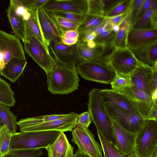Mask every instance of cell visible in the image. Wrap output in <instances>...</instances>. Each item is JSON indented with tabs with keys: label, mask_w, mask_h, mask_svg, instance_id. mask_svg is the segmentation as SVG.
<instances>
[{
	"label": "cell",
	"mask_w": 157,
	"mask_h": 157,
	"mask_svg": "<svg viewBox=\"0 0 157 157\" xmlns=\"http://www.w3.org/2000/svg\"><path fill=\"white\" fill-rule=\"evenodd\" d=\"M119 25L114 24L113 25L112 28V30L114 33H117L119 31Z\"/></svg>",
	"instance_id": "obj_52"
},
{
	"label": "cell",
	"mask_w": 157,
	"mask_h": 157,
	"mask_svg": "<svg viewBox=\"0 0 157 157\" xmlns=\"http://www.w3.org/2000/svg\"><path fill=\"white\" fill-rule=\"evenodd\" d=\"M144 1V0H132L128 12V18L131 28L137 20L139 12Z\"/></svg>",
	"instance_id": "obj_37"
},
{
	"label": "cell",
	"mask_w": 157,
	"mask_h": 157,
	"mask_svg": "<svg viewBox=\"0 0 157 157\" xmlns=\"http://www.w3.org/2000/svg\"><path fill=\"white\" fill-rule=\"evenodd\" d=\"M84 154L78 149L77 150L75 154L72 157H83Z\"/></svg>",
	"instance_id": "obj_51"
},
{
	"label": "cell",
	"mask_w": 157,
	"mask_h": 157,
	"mask_svg": "<svg viewBox=\"0 0 157 157\" xmlns=\"http://www.w3.org/2000/svg\"><path fill=\"white\" fill-rule=\"evenodd\" d=\"M48 0H21L22 5L28 11L38 10L43 8Z\"/></svg>",
	"instance_id": "obj_40"
},
{
	"label": "cell",
	"mask_w": 157,
	"mask_h": 157,
	"mask_svg": "<svg viewBox=\"0 0 157 157\" xmlns=\"http://www.w3.org/2000/svg\"><path fill=\"white\" fill-rule=\"evenodd\" d=\"M43 154L40 149L14 150L9 151L1 157H39Z\"/></svg>",
	"instance_id": "obj_34"
},
{
	"label": "cell",
	"mask_w": 157,
	"mask_h": 157,
	"mask_svg": "<svg viewBox=\"0 0 157 157\" xmlns=\"http://www.w3.org/2000/svg\"><path fill=\"white\" fill-rule=\"evenodd\" d=\"M115 33L112 29L107 30L98 35L94 40L97 44L103 45L112 43Z\"/></svg>",
	"instance_id": "obj_39"
},
{
	"label": "cell",
	"mask_w": 157,
	"mask_h": 157,
	"mask_svg": "<svg viewBox=\"0 0 157 157\" xmlns=\"http://www.w3.org/2000/svg\"><path fill=\"white\" fill-rule=\"evenodd\" d=\"M50 11H60L86 15L88 0H48L43 7Z\"/></svg>",
	"instance_id": "obj_16"
},
{
	"label": "cell",
	"mask_w": 157,
	"mask_h": 157,
	"mask_svg": "<svg viewBox=\"0 0 157 157\" xmlns=\"http://www.w3.org/2000/svg\"><path fill=\"white\" fill-rule=\"evenodd\" d=\"M17 117L10 110V107L0 104V128L6 126L12 133L16 132Z\"/></svg>",
	"instance_id": "obj_25"
},
{
	"label": "cell",
	"mask_w": 157,
	"mask_h": 157,
	"mask_svg": "<svg viewBox=\"0 0 157 157\" xmlns=\"http://www.w3.org/2000/svg\"><path fill=\"white\" fill-rule=\"evenodd\" d=\"M72 141L83 154L90 157H103L102 147L88 128L76 124L72 130Z\"/></svg>",
	"instance_id": "obj_7"
},
{
	"label": "cell",
	"mask_w": 157,
	"mask_h": 157,
	"mask_svg": "<svg viewBox=\"0 0 157 157\" xmlns=\"http://www.w3.org/2000/svg\"><path fill=\"white\" fill-rule=\"evenodd\" d=\"M157 100L154 101V104L147 119L157 121Z\"/></svg>",
	"instance_id": "obj_49"
},
{
	"label": "cell",
	"mask_w": 157,
	"mask_h": 157,
	"mask_svg": "<svg viewBox=\"0 0 157 157\" xmlns=\"http://www.w3.org/2000/svg\"><path fill=\"white\" fill-rule=\"evenodd\" d=\"M132 51L140 63L152 68L157 67V42Z\"/></svg>",
	"instance_id": "obj_21"
},
{
	"label": "cell",
	"mask_w": 157,
	"mask_h": 157,
	"mask_svg": "<svg viewBox=\"0 0 157 157\" xmlns=\"http://www.w3.org/2000/svg\"><path fill=\"white\" fill-rule=\"evenodd\" d=\"M122 92L138 113L147 119L154 104L151 97L133 85L127 87Z\"/></svg>",
	"instance_id": "obj_12"
},
{
	"label": "cell",
	"mask_w": 157,
	"mask_h": 157,
	"mask_svg": "<svg viewBox=\"0 0 157 157\" xmlns=\"http://www.w3.org/2000/svg\"><path fill=\"white\" fill-rule=\"evenodd\" d=\"M105 18L104 16H94L87 14L85 20L78 29L79 33L89 31L99 26Z\"/></svg>",
	"instance_id": "obj_29"
},
{
	"label": "cell",
	"mask_w": 157,
	"mask_h": 157,
	"mask_svg": "<svg viewBox=\"0 0 157 157\" xmlns=\"http://www.w3.org/2000/svg\"><path fill=\"white\" fill-rule=\"evenodd\" d=\"M6 11L7 17L14 35L21 40L23 43H25L26 36L25 21L21 16L18 15L16 13L14 8L10 4Z\"/></svg>",
	"instance_id": "obj_24"
},
{
	"label": "cell",
	"mask_w": 157,
	"mask_h": 157,
	"mask_svg": "<svg viewBox=\"0 0 157 157\" xmlns=\"http://www.w3.org/2000/svg\"><path fill=\"white\" fill-rule=\"evenodd\" d=\"M132 0H121L112 9L108 12L104 16L108 18L128 13Z\"/></svg>",
	"instance_id": "obj_35"
},
{
	"label": "cell",
	"mask_w": 157,
	"mask_h": 157,
	"mask_svg": "<svg viewBox=\"0 0 157 157\" xmlns=\"http://www.w3.org/2000/svg\"><path fill=\"white\" fill-rule=\"evenodd\" d=\"M25 52L45 71L46 75L52 70L55 61L44 46L34 37L24 44Z\"/></svg>",
	"instance_id": "obj_10"
},
{
	"label": "cell",
	"mask_w": 157,
	"mask_h": 157,
	"mask_svg": "<svg viewBox=\"0 0 157 157\" xmlns=\"http://www.w3.org/2000/svg\"><path fill=\"white\" fill-rule=\"evenodd\" d=\"M14 58L26 60L20 39L0 30V70Z\"/></svg>",
	"instance_id": "obj_6"
},
{
	"label": "cell",
	"mask_w": 157,
	"mask_h": 157,
	"mask_svg": "<svg viewBox=\"0 0 157 157\" xmlns=\"http://www.w3.org/2000/svg\"><path fill=\"white\" fill-rule=\"evenodd\" d=\"M100 91L104 103L115 105L132 114H139L122 92L107 88Z\"/></svg>",
	"instance_id": "obj_18"
},
{
	"label": "cell",
	"mask_w": 157,
	"mask_h": 157,
	"mask_svg": "<svg viewBox=\"0 0 157 157\" xmlns=\"http://www.w3.org/2000/svg\"><path fill=\"white\" fill-rule=\"evenodd\" d=\"M51 51L55 65L46 75L48 90L53 94H67L77 89L80 80L75 65L63 62Z\"/></svg>",
	"instance_id": "obj_1"
},
{
	"label": "cell",
	"mask_w": 157,
	"mask_h": 157,
	"mask_svg": "<svg viewBox=\"0 0 157 157\" xmlns=\"http://www.w3.org/2000/svg\"><path fill=\"white\" fill-rule=\"evenodd\" d=\"M150 89L151 98L154 101L157 100V67L153 68Z\"/></svg>",
	"instance_id": "obj_43"
},
{
	"label": "cell",
	"mask_w": 157,
	"mask_h": 157,
	"mask_svg": "<svg viewBox=\"0 0 157 157\" xmlns=\"http://www.w3.org/2000/svg\"><path fill=\"white\" fill-rule=\"evenodd\" d=\"M157 0H153L150 8L138 19L131 28L150 29H157Z\"/></svg>",
	"instance_id": "obj_23"
},
{
	"label": "cell",
	"mask_w": 157,
	"mask_h": 157,
	"mask_svg": "<svg viewBox=\"0 0 157 157\" xmlns=\"http://www.w3.org/2000/svg\"><path fill=\"white\" fill-rule=\"evenodd\" d=\"M88 111L97 131L100 132L109 141L117 147L111 119L105 109L100 89L94 88L89 93Z\"/></svg>",
	"instance_id": "obj_2"
},
{
	"label": "cell",
	"mask_w": 157,
	"mask_h": 157,
	"mask_svg": "<svg viewBox=\"0 0 157 157\" xmlns=\"http://www.w3.org/2000/svg\"><path fill=\"white\" fill-rule=\"evenodd\" d=\"M106 61L116 73L128 75L140 64L132 50L127 48L116 49Z\"/></svg>",
	"instance_id": "obj_8"
},
{
	"label": "cell",
	"mask_w": 157,
	"mask_h": 157,
	"mask_svg": "<svg viewBox=\"0 0 157 157\" xmlns=\"http://www.w3.org/2000/svg\"><path fill=\"white\" fill-rule=\"evenodd\" d=\"M103 157H105L103 155Z\"/></svg>",
	"instance_id": "obj_55"
},
{
	"label": "cell",
	"mask_w": 157,
	"mask_h": 157,
	"mask_svg": "<svg viewBox=\"0 0 157 157\" xmlns=\"http://www.w3.org/2000/svg\"><path fill=\"white\" fill-rule=\"evenodd\" d=\"M104 105L109 117L130 132L137 134L143 126L145 119L140 115L131 113L114 105Z\"/></svg>",
	"instance_id": "obj_9"
},
{
	"label": "cell",
	"mask_w": 157,
	"mask_h": 157,
	"mask_svg": "<svg viewBox=\"0 0 157 157\" xmlns=\"http://www.w3.org/2000/svg\"><path fill=\"white\" fill-rule=\"evenodd\" d=\"M157 42V29H130L127 38V47L131 50L141 48Z\"/></svg>",
	"instance_id": "obj_15"
},
{
	"label": "cell",
	"mask_w": 157,
	"mask_h": 157,
	"mask_svg": "<svg viewBox=\"0 0 157 157\" xmlns=\"http://www.w3.org/2000/svg\"><path fill=\"white\" fill-rule=\"evenodd\" d=\"M66 114H52L22 119L17 122V124L21 128L58 119L64 117Z\"/></svg>",
	"instance_id": "obj_27"
},
{
	"label": "cell",
	"mask_w": 157,
	"mask_h": 157,
	"mask_svg": "<svg viewBox=\"0 0 157 157\" xmlns=\"http://www.w3.org/2000/svg\"><path fill=\"white\" fill-rule=\"evenodd\" d=\"M78 53L83 60H88L99 57V54L95 49L89 48L86 43L78 42L76 44Z\"/></svg>",
	"instance_id": "obj_33"
},
{
	"label": "cell",
	"mask_w": 157,
	"mask_h": 157,
	"mask_svg": "<svg viewBox=\"0 0 157 157\" xmlns=\"http://www.w3.org/2000/svg\"><path fill=\"white\" fill-rule=\"evenodd\" d=\"M14 95L10 84L0 77V104L13 107L16 102Z\"/></svg>",
	"instance_id": "obj_28"
},
{
	"label": "cell",
	"mask_w": 157,
	"mask_h": 157,
	"mask_svg": "<svg viewBox=\"0 0 157 157\" xmlns=\"http://www.w3.org/2000/svg\"><path fill=\"white\" fill-rule=\"evenodd\" d=\"M125 157H139L137 155L135 154V153L132 154L131 155H128L127 156Z\"/></svg>",
	"instance_id": "obj_53"
},
{
	"label": "cell",
	"mask_w": 157,
	"mask_h": 157,
	"mask_svg": "<svg viewBox=\"0 0 157 157\" xmlns=\"http://www.w3.org/2000/svg\"><path fill=\"white\" fill-rule=\"evenodd\" d=\"M87 14L94 16H104L101 0H88Z\"/></svg>",
	"instance_id": "obj_38"
},
{
	"label": "cell",
	"mask_w": 157,
	"mask_h": 157,
	"mask_svg": "<svg viewBox=\"0 0 157 157\" xmlns=\"http://www.w3.org/2000/svg\"><path fill=\"white\" fill-rule=\"evenodd\" d=\"M153 68L140 63L130 75L132 85L151 97L150 83Z\"/></svg>",
	"instance_id": "obj_17"
},
{
	"label": "cell",
	"mask_w": 157,
	"mask_h": 157,
	"mask_svg": "<svg viewBox=\"0 0 157 157\" xmlns=\"http://www.w3.org/2000/svg\"><path fill=\"white\" fill-rule=\"evenodd\" d=\"M77 113L71 112L62 118L20 128L21 132L58 131L61 132L72 131L75 127Z\"/></svg>",
	"instance_id": "obj_14"
},
{
	"label": "cell",
	"mask_w": 157,
	"mask_h": 157,
	"mask_svg": "<svg viewBox=\"0 0 157 157\" xmlns=\"http://www.w3.org/2000/svg\"><path fill=\"white\" fill-rule=\"evenodd\" d=\"M83 157H89V156H88L84 154Z\"/></svg>",
	"instance_id": "obj_54"
},
{
	"label": "cell",
	"mask_w": 157,
	"mask_h": 157,
	"mask_svg": "<svg viewBox=\"0 0 157 157\" xmlns=\"http://www.w3.org/2000/svg\"><path fill=\"white\" fill-rule=\"evenodd\" d=\"M92 121L90 114L87 111L78 115L76 124L81 127L88 128Z\"/></svg>",
	"instance_id": "obj_42"
},
{
	"label": "cell",
	"mask_w": 157,
	"mask_h": 157,
	"mask_svg": "<svg viewBox=\"0 0 157 157\" xmlns=\"http://www.w3.org/2000/svg\"><path fill=\"white\" fill-rule=\"evenodd\" d=\"M61 132L58 131L16 132L12 134L9 151L18 149L45 148L53 143Z\"/></svg>",
	"instance_id": "obj_3"
},
{
	"label": "cell",
	"mask_w": 157,
	"mask_h": 157,
	"mask_svg": "<svg viewBox=\"0 0 157 157\" xmlns=\"http://www.w3.org/2000/svg\"><path fill=\"white\" fill-rule=\"evenodd\" d=\"M54 15L58 25L63 32L69 29H78L79 26L76 24L65 18Z\"/></svg>",
	"instance_id": "obj_41"
},
{
	"label": "cell",
	"mask_w": 157,
	"mask_h": 157,
	"mask_svg": "<svg viewBox=\"0 0 157 157\" xmlns=\"http://www.w3.org/2000/svg\"><path fill=\"white\" fill-rule=\"evenodd\" d=\"M38 17L44 38L49 46L61 41L63 32L52 12L42 8L38 10Z\"/></svg>",
	"instance_id": "obj_11"
},
{
	"label": "cell",
	"mask_w": 157,
	"mask_h": 157,
	"mask_svg": "<svg viewBox=\"0 0 157 157\" xmlns=\"http://www.w3.org/2000/svg\"><path fill=\"white\" fill-rule=\"evenodd\" d=\"M86 44L89 48L92 49H94L97 45V44L94 40L89 41Z\"/></svg>",
	"instance_id": "obj_50"
},
{
	"label": "cell",
	"mask_w": 157,
	"mask_h": 157,
	"mask_svg": "<svg viewBox=\"0 0 157 157\" xmlns=\"http://www.w3.org/2000/svg\"><path fill=\"white\" fill-rule=\"evenodd\" d=\"M120 29L114 36L112 41L113 45L116 49L127 47V38L129 30L131 27L128 15L119 25Z\"/></svg>",
	"instance_id": "obj_26"
},
{
	"label": "cell",
	"mask_w": 157,
	"mask_h": 157,
	"mask_svg": "<svg viewBox=\"0 0 157 157\" xmlns=\"http://www.w3.org/2000/svg\"><path fill=\"white\" fill-rule=\"evenodd\" d=\"M110 119L117 148L120 154L125 157L135 153L137 134L130 132L118 122Z\"/></svg>",
	"instance_id": "obj_13"
},
{
	"label": "cell",
	"mask_w": 157,
	"mask_h": 157,
	"mask_svg": "<svg viewBox=\"0 0 157 157\" xmlns=\"http://www.w3.org/2000/svg\"><path fill=\"white\" fill-rule=\"evenodd\" d=\"M97 35L94 31H90L79 34L78 42L86 43L87 42L94 40Z\"/></svg>",
	"instance_id": "obj_44"
},
{
	"label": "cell",
	"mask_w": 157,
	"mask_h": 157,
	"mask_svg": "<svg viewBox=\"0 0 157 157\" xmlns=\"http://www.w3.org/2000/svg\"><path fill=\"white\" fill-rule=\"evenodd\" d=\"M110 84L112 89L120 92L132 85L130 75L116 73Z\"/></svg>",
	"instance_id": "obj_31"
},
{
	"label": "cell",
	"mask_w": 157,
	"mask_h": 157,
	"mask_svg": "<svg viewBox=\"0 0 157 157\" xmlns=\"http://www.w3.org/2000/svg\"><path fill=\"white\" fill-rule=\"evenodd\" d=\"M79 34L78 29H69L63 32L61 38L68 40H78Z\"/></svg>",
	"instance_id": "obj_45"
},
{
	"label": "cell",
	"mask_w": 157,
	"mask_h": 157,
	"mask_svg": "<svg viewBox=\"0 0 157 157\" xmlns=\"http://www.w3.org/2000/svg\"><path fill=\"white\" fill-rule=\"evenodd\" d=\"M78 74L86 80L110 84L116 72L107 61L100 58L83 60L77 64Z\"/></svg>",
	"instance_id": "obj_4"
},
{
	"label": "cell",
	"mask_w": 157,
	"mask_h": 157,
	"mask_svg": "<svg viewBox=\"0 0 157 157\" xmlns=\"http://www.w3.org/2000/svg\"><path fill=\"white\" fill-rule=\"evenodd\" d=\"M51 12L54 15L65 18L76 24L78 26L83 22L87 14L84 15L72 13L57 11Z\"/></svg>",
	"instance_id": "obj_36"
},
{
	"label": "cell",
	"mask_w": 157,
	"mask_h": 157,
	"mask_svg": "<svg viewBox=\"0 0 157 157\" xmlns=\"http://www.w3.org/2000/svg\"><path fill=\"white\" fill-rule=\"evenodd\" d=\"M153 0H144L139 12L137 19L140 17L150 7Z\"/></svg>",
	"instance_id": "obj_47"
},
{
	"label": "cell",
	"mask_w": 157,
	"mask_h": 157,
	"mask_svg": "<svg viewBox=\"0 0 157 157\" xmlns=\"http://www.w3.org/2000/svg\"><path fill=\"white\" fill-rule=\"evenodd\" d=\"M157 147V121L146 119L137 133L135 154L139 157H154Z\"/></svg>",
	"instance_id": "obj_5"
},
{
	"label": "cell",
	"mask_w": 157,
	"mask_h": 157,
	"mask_svg": "<svg viewBox=\"0 0 157 157\" xmlns=\"http://www.w3.org/2000/svg\"><path fill=\"white\" fill-rule=\"evenodd\" d=\"M128 15V13L109 18V22L111 25H119Z\"/></svg>",
	"instance_id": "obj_48"
},
{
	"label": "cell",
	"mask_w": 157,
	"mask_h": 157,
	"mask_svg": "<svg viewBox=\"0 0 157 157\" xmlns=\"http://www.w3.org/2000/svg\"><path fill=\"white\" fill-rule=\"evenodd\" d=\"M121 0H101L104 16L112 9Z\"/></svg>",
	"instance_id": "obj_46"
},
{
	"label": "cell",
	"mask_w": 157,
	"mask_h": 157,
	"mask_svg": "<svg viewBox=\"0 0 157 157\" xmlns=\"http://www.w3.org/2000/svg\"><path fill=\"white\" fill-rule=\"evenodd\" d=\"M27 63L26 60L13 59L0 70V74L11 82H15L23 74Z\"/></svg>",
	"instance_id": "obj_22"
},
{
	"label": "cell",
	"mask_w": 157,
	"mask_h": 157,
	"mask_svg": "<svg viewBox=\"0 0 157 157\" xmlns=\"http://www.w3.org/2000/svg\"><path fill=\"white\" fill-rule=\"evenodd\" d=\"M97 133L104 156L105 157H123L120 154L116 146L108 140L100 132L97 131Z\"/></svg>",
	"instance_id": "obj_30"
},
{
	"label": "cell",
	"mask_w": 157,
	"mask_h": 157,
	"mask_svg": "<svg viewBox=\"0 0 157 157\" xmlns=\"http://www.w3.org/2000/svg\"><path fill=\"white\" fill-rule=\"evenodd\" d=\"M49 48L63 62L76 65L83 61L78 53L76 44L68 46L60 41L51 44Z\"/></svg>",
	"instance_id": "obj_19"
},
{
	"label": "cell",
	"mask_w": 157,
	"mask_h": 157,
	"mask_svg": "<svg viewBox=\"0 0 157 157\" xmlns=\"http://www.w3.org/2000/svg\"><path fill=\"white\" fill-rule=\"evenodd\" d=\"M12 134L6 126L4 125L0 128V157L9 151Z\"/></svg>",
	"instance_id": "obj_32"
},
{
	"label": "cell",
	"mask_w": 157,
	"mask_h": 157,
	"mask_svg": "<svg viewBox=\"0 0 157 157\" xmlns=\"http://www.w3.org/2000/svg\"><path fill=\"white\" fill-rule=\"evenodd\" d=\"M48 157H72L74 147L69 143L63 132H61L55 142L45 148Z\"/></svg>",
	"instance_id": "obj_20"
},
{
	"label": "cell",
	"mask_w": 157,
	"mask_h": 157,
	"mask_svg": "<svg viewBox=\"0 0 157 157\" xmlns=\"http://www.w3.org/2000/svg\"></svg>",
	"instance_id": "obj_56"
}]
</instances>
